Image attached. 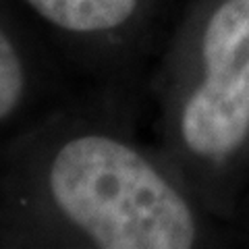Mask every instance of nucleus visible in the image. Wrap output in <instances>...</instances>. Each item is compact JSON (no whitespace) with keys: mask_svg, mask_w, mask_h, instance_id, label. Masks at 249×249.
I'll use <instances>...</instances> for the list:
<instances>
[{"mask_svg":"<svg viewBox=\"0 0 249 249\" xmlns=\"http://www.w3.org/2000/svg\"><path fill=\"white\" fill-rule=\"evenodd\" d=\"M71 104L91 102L48 46L0 0V143Z\"/></svg>","mask_w":249,"mask_h":249,"instance_id":"nucleus-4","label":"nucleus"},{"mask_svg":"<svg viewBox=\"0 0 249 249\" xmlns=\"http://www.w3.org/2000/svg\"><path fill=\"white\" fill-rule=\"evenodd\" d=\"M85 98L142 127L147 83L185 0H2Z\"/></svg>","mask_w":249,"mask_h":249,"instance_id":"nucleus-3","label":"nucleus"},{"mask_svg":"<svg viewBox=\"0 0 249 249\" xmlns=\"http://www.w3.org/2000/svg\"><path fill=\"white\" fill-rule=\"evenodd\" d=\"M216 247L235 229L112 112L62 106L0 143V249Z\"/></svg>","mask_w":249,"mask_h":249,"instance_id":"nucleus-1","label":"nucleus"},{"mask_svg":"<svg viewBox=\"0 0 249 249\" xmlns=\"http://www.w3.org/2000/svg\"><path fill=\"white\" fill-rule=\"evenodd\" d=\"M232 229H235L237 247H249V187L243 193V197H241Z\"/></svg>","mask_w":249,"mask_h":249,"instance_id":"nucleus-5","label":"nucleus"},{"mask_svg":"<svg viewBox=\"0 0 249 249\" xmlns=\"http://www.w3.org/2000/svg\"><path fill=\"white\" fill-rule=\"evenodd\" d=\"M150 142L218 220L249 187V0H185L147 83Z\"/></svg>","mask_w":249,"mask_h":249,"instance_id":"nucleus-2","label":"nucleus"}]
</instances>
